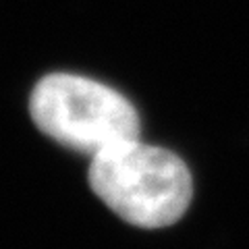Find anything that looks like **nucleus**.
Masks as SVG:
<instances>
[{"instance_id":"obj_1","label":"nucleus","mask_w":249,"mask_h":249,"mask_svg":"<svg viewBox=\"0 0 249 249\" xmlns=\"http://www.w3.org/2000/svg\"><path fill=\"white\" fill-rule=\"evenodd\" d=\"M89 185L112 212L142 229L175 224L193 196L185 162L139 139H124L93 154Z\"/></svg>"},{"instance_id":"obj_2","label":"nucleus","mask_w":249,"mask_h":249,"mask_svg":"<svg viewBox=\"0 0 249 249\" xmlns=\"http://www.w3.org/2000/svg\"><path fill=\"white\" fill-rule=\"evenodd\" d=\"M29 112L44 135L89 156L139 135V116L129 100L79 75L52 73L40 79Z\"/></svg>"}]
</instances>
